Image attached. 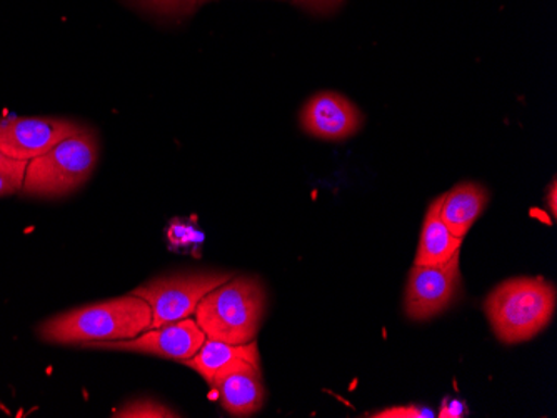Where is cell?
I'll return each instance as SVG.
<instances>
[{"instance_id": "9a60e30c", "label": "cell", "mask_w": 557, "mask_h": 418, "mask_svg": "<svg viewBox=\"0 0 557 418\" xmlns=\"http://www.w3.org/2000/svg\"><path fill=\"white\" fill-rule=\"evenodd\" d=\"M169 242L175 251H194L202 245L205 236L196 226H190L186 220H174L169 227Z\"/></svg>"}, {"instance_id": "ffe728a7", "label": "cell", "mask_w": 557, "mask_h": 418, "mask_svg": "<svg viewBox=\"0 0 557 418\" xmlns=\"http://www.w3.org/2000/svg\"><path fill=\"white\" fill-rule=\"evenodd\" d=\"M468 414L465 402L458 398H444L443 407L440 410L441 418H462Z\"/></svg>"}, {"instance_id": "3957f363", "label": "cell", "mask_w": 557, "mask_h": 418, "mask_svg": "<svg viewBox=\"0 0 557 418\" xmlns=\"http://www.w3.org/2000/svg\"><path fill=\"white\" fill-rule=\"evenodd\" d=\"M556 287L540 277L506 280L490 293L484 311L497 339L521 343L543 332L556 312Z\"/></svg>"}, {"instance_id": "52a82bcc", "label": "cell", "mask_w": 557, "mask_h": 418, "mask_svg": "<svg viewBox=\"0 0 557 418\" xmlns=\"http://www.w3.org/2000/svg\"><path fill=\"white\" fill-rule=\"evenodd\" d=\"M83 130L84 126L67 118L0 117V152L15 161L29 162Z\"/></svg>"}, {"instance_id": "30bf717a", "label": "cell", "mask_w": 557, "mask_h": 418, "mask_svg": "<svg viewBox=\"0 0 557 418\" xmlns=\"http://www.w3.org/2000/svg\"><path fill=\"white\" fill-rule=\"evenodd\" d=\"M222 408L233 417H250L258 414L265 402V387L261 367L240 360L221 372L209 383Z\"/></svg>"}, {"instance_id": "5bb4252c", "label": "cell", "mask_w": 557, "mask_h": 418, "mask_svg": "<svg viewBox=\"0 0 557 418\" xmlns=\"http://www.w3.org/2000/svg\"><path fill=\"white\" fill-rule=\"evenodd\" d=\"M115 418H172L181 417L177 411L172 410L169 405L162 402L152 401V398H139V401L129 402L122 405L114 411Z\"/></svg>"}, {"instance_id": "277c9868", "label": "cell", "mask_w": 557, "mask_h": 418, "mask_svg": "<svg viewBox=\"0 0 557 418\" xmlns=\"http://www.w3.org/2000/svg\"><path fill=\"white\" fill-rule=\"evenodd\" d=\"M99 159L96 134L83 132L61 140L46 154L27 162L21 192L37 199H61L81 189L92 176Z\"/></svg>"}, {"instance_id": "8fae6325", "label": "cell", "mask_w": 557, "mask_h": 418, "mask_svg": "<svg viewBox=\"0 0 557 418\" xmlns=\"http://www.w3.org/2000/svg\"><path fill=\"white\" fill-rule=\"evenodd\" d=\"M490 202L486 187L475 182L454 186L441 195L440 215L447 229L456 237L465 239Z\"/></svg>"}, {"instance_id": "6da1fadb", "label": "cell", "mask_w": 557, "mask_h": 418, "mask_svg": "<svg viewBox=\"0 0 557 418\" xmlns=\"http://www.w3.org/2000/svg\"><path fill=\"white\" fill-rule=\"evenodd\" d=\"M149 304L134 293L61 312L40 324L37 335L55 345H89L129 340L150 329Z\"/></svg>"}, {"instance_id": "2e32d148", "label": "cell", "mask_w": 557, "mask_h": 418, "mask_svg": "<svg viewBox=\"0 0 557 418\" xmlns=\"http://www.w3.org/2000/svg\"><path fill=\"white\" fill-rule=\"evenodd\" d=\"M137 4L147 11L162 15V17H187L196 11L199 0H136Z\"/></svg>"}, {"instance_id": "603a6c76", "label": "cell", "mask_w": 557, "mask_h": 418, "mask_svg": "<svg viewBox=\"0 0 557 418\" xmlns=\"http://www.w3.org/2000/svg\"><path fill=\"white\" fill-rule=\"evenodd\" d=\"M209 2H212V0H199V5L209 4Z\"/></svg>"}, {"instance_id": "9c48e42d", "label": "cell", "mask_w": 557, "mask_h": 418, "mask_svg": "<svg viewBox=\"0 0 557 418\" xmlns=\"http://www.w3.org/2000/svg\"><path fill=\"white\" fill-rule=\"evenodd\" d=\"M304 132L315 139L339 142L361 130L362 117L358 105L339 92H318L312 96L299 115Z\"/></svg>"}, {"instance_id": "ac0fdd59", "label": "cell", "mask_w": 557, "mask_h": 418, "mask_svg": "<svg viewBox=\"0 0 557 418\" xmlns=\"http://www.w3.org/2000/svg\"><path fill=\"white\" fill-rule=\"evenodd\" d=\"M343 2L344 0H293V4L297 8L321 15L333 14L343 5Z\"/></svg>"}, {"instance_id": "ba28073f", "label": "cell", "mask_w": 557, "mask_h": 418, "mask_svg": "<svg viewBox=\"0 0 557 418\" xmlns=\"http://www.w3.org/2000/svg\"><path fill=\"white\" fill-rule=\"evenodd\" d=\"M206 339L208 337L197 326L196 318L187 317L177 322L165 324L158 329L144 330L134 339L89 343L86 347L154 355V357L177 360L183 364L184 360L194 357L199 352Z\"/></svg>"}, {"instance_id": "8992f818", "label": "cell", "mask_w": 557, "mask_h": 418, "mask_svg": "<svg viewBox=\"0 0 557 418\" xmlns=\"http://www.w3.org/2000/svg\"><path fill=\"white\" fill-rule=\"evenodd\" d=\"M461 292L459 252L440 265H414L409 274L404 311L414 322H424L446 312Z\"/></svg>"}, {"instance_id": "44dd1931", "label": "cell", "mask_w": 557, "mask_h": 418, "mask_svg": "<svg viewBox=\"0 0 557 418\" xmlns=\"http://www.w3.org/2000/svg\"><path fill=\"white\" fill-rule=\"evenodd\" d=\"M27 162L15 161L0 152V170L12 172V174H24Z\"/></svg>"}, {"instance_id": "5b68a950", "label": "cell", "mask_w": 557, "mask_h": 418, "mask_svg": "<svg viewBox=\"0 0 557 418\" xmlns=\"http://www.w3.org/2000/svg\"><path fill=\"white\" fill-rule=\"evenodd\" d=\"M233 277L231 273L171 274L150 280L131 293L149 304L152 312L150 329H158L196 314L200 301Z\"/></svg>"}, {"instance_id": "7a4b0ae2", "label": "cell", "mask_w": 557, "mask_h": 418, "mask_svg": "<svg viewBox=\"0 0 557 418\" xmlns=\"http://www.w3.org/2000/svg\"><path fill=\"white\" fill-rule=\"evenodd\" d=\"M264 286L256 277H236L206 295L196 308V322L206 337L225 343L252 342L264 320Z\"/></svg>"}, {"instance_id": "4fadbf2b", "label": "cell", "mask_w": 557, "mask_h": 418, "mask_svg": "<svg viewBox=\"0 0 557 418\" xmlns=\"http://www.w3.org/2000/svg\"><path fill=\"white\" fill-rule=\"evenodd\" d=\"M441 197L429 205L422 224L418 254L414 265H440L458 254L461 249V237L454 236L440 215Z\"/></svg>"}, {"instance_id": "7c38bea8", "label": "cell", "mask_w": 557, "mask_h": 418, "mask_svg": "<svg viewBox=\"0 0 557 418\" xmlns=\"http://www.w3.org/2000/svg\"><path fill=\"white\" fill-rule=\"evenodd\" d=\"M240 360L250 362V364L261 367V355H259L256 340L234 345V343H225L221 340L206 339L199 352L194 357L184 360L183 364L199 373L206 382L211 383L222 368L231 367Z\"/></svg>"}, {"instance_id": "d6986e66", "label": "cell", "mask_w": 557, "mask_h": 418, "mask_svg": "<svg viewBox=\"0 0 557 418\" xmlns=\"http://www.w3.org/2000/svg\"><path fill=\"white\" fill-rule=\"evenodd\" d=\"M24 174L0 170V197L14 195L21 192Z\"/></svg>"}, {"instance_id": "e0dca14e", "label": "cell", "mask_w": 557, "mask_h": 418, "mask_svg": "<svg viewBox=\"0 0 557 418\" xmlns=\"http://www.w3.org/2000/svg\"><path fill=\"white\" fill-rule=\"evenodd\" d=\"M374 418H431L434 411L419 405H403V407H391L386 410L375 411Z\"/></svg>"}, {"instance_id": "7402d4cb", "label": "cell", "mask_w": 557, "mask_h": 418, "mask_svg": "<svg viewBox=\"0 0 557 418\" xmlns=\"http://www.w3.org/2000/svg\"><path fill=\"white\" fill-rule=\"evenodd\" d=\"M547 193H549V199H547V202H549V208L550 214L556 217L557 214V204H556V197H557V189H556V180H553L550 182L549 189H547Z\"/></svg>"}]
</instances>
